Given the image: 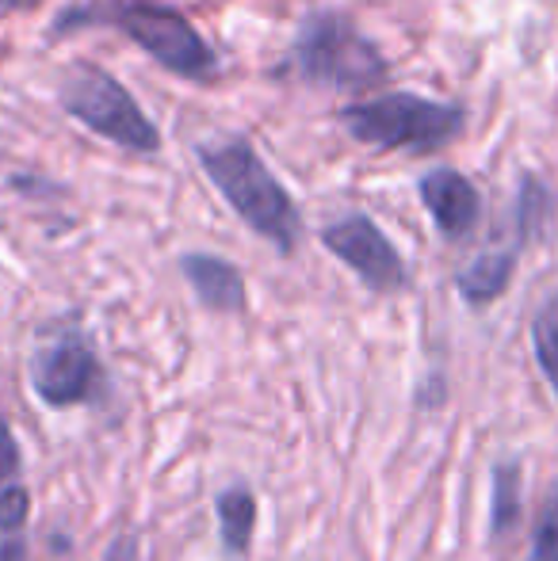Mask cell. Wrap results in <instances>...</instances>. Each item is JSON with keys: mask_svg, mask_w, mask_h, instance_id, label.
Listing matches in <instances>:
<instances>
[{"mask_svg": "<svg viewBox=\"0 0 558 561\" xmlns=\"http://www.w3.org/2000/svg\"><path fill=\"white\" fill-rule=\"evenodd\" d=\"M0 561H27V542L20 531H0Z\"/></svg>", "mask_w": 558, "mask_h": 561, "instance_id": "d6986e66", "label": "cell"}, {"mask_svg": "<svg viewBox=\"0 0 558 561\" xmlns=\"http://www.w3.org/2000/svg\"><path fill=\"white\" fill-rule=\"evenodd\" d=\"M551 207H555V195L547 192V187L539 184L536 176L524 180V184H521V199H516V237H521V244L544 229L547 215H551Z\"/></svg>", "mask_w": 558, "mask_h": 561, "instance_id": "9a60e30c", "label": "cell"}, {"mask_svg": "<svg viewBox=\"0 0 558 561\" xmlns=\"http://www.w3.org/2000/svg\"><path fill=\"white\" fill-rule=\"evenodd\" d=\"M100 561H141V539L135 531L115 535V539L107 542V550H104V558H100Z\"/></svg>", "mask_w": 558, "mask_h": 561, "instance_id": "ac0fdd59", "label": "cell"}, {"mask_svg": "<svg viewBox=\"0 0 558 561\" xmlns=\"http://www.w3.org/2000/svg\"><path fill=\"white\" fill-rule=\"evenodd\" d=\"M215 516H218V542H223L226 554L241 558L253 547L257 535V496L246 481L238 485H226L215 496Z\"/></svg>", "mask_w": 558, "mask_h": 561, "instance_id": "7c38bea8", "label": "cell"}, {"mask_svg": "<svg viewBox=\"0 0 558 561\" xmlns=\"http://www.w3.org/2000/svg\"><path fill=\"white\" fill-rule=\"evenodd\" d=\"M180 272L192 283L195 298H200L207 310L215 313H241L246 310V279L241 272L223 256H210V252H187L180 260Z\"/></svg>", "mask_w": 558, "mask_h": 561, "instance_id": "9c48e42d", "label": "cell"}, {"mask_svg": "<svg viewBox=\"0 0 558 561\" xmlns=\"http://www.w3.org/2000/svg\"><path fill=\"white\" fill-rule=\"evenodd\" d=\"M38 0H0V8H35Z\"/></svg>", "mask_w": 558, "mask_h": 561, "instance_id": "ffe728a7", "label": "cell"}, {"mask_svg": "<svg viewBox=\"0 0 558 561\" xmlns=\"http://www.w3.org/2000/svg\"><path fill=\"white\" fill-rule=\"evenodd\" d=\"M27 378L35 398L50 409L84 405L104 390V367L89 340L77 333H58L38 344L27 363Z\"/></svg>", "mask_w": 558, "mask_h": 561, "instance_id": "8992f818", "label": "cell"}, {"mask_svg": "<svg viewBox=\"0 0 558 561\" xmlns=\"http://www.w3.org/2000/svg\"><path fill=\"white\" fill-rule=\"evenodd\" d=\"M528 561H558V478L547 485L544 501H539V508H536Z\"/></svg>", "mask_w": 558, "mask_h": 561, "instance_id": "5bb4252c", "label": "cell"}, {"mask_svg": "<svg viewBox=\"0 0 558 561\" xmlns=\"http://www.w3.org/2000/svg\"><path fill=\"white\" fill-rule=\"evenodd\" d=\"M532 352H536L539 370H544L547 386L558 398V290L532 318Z\"/></svg>", "mask_w": 558, "mask_h": 561, "instance_id": "4fadbf2b", "label": "cell"}, {"mask_svg": "<svg viewBox=\"0 0 558 561\" xmlns=\"http://www.w3.org/2000/svg\"><path fill=\"white\" fill-rule=\"evenodd\" d=\"M341 118L352 138L383 149H410V153H436L463 130L459 107L436 104L413 92H387L379 100L349 104Z\"/></svg>", "mask_w": 558, "mask_h": 561, "instance_id": "7a4b0ae2", "label": "cell"}, {"mask_svg": "<svg viewBox=\"0 0 558 561\" xmlns=\"http://www.w3.org/2000/svg\"><path fill=\"white\" fill-rule=\"evenodd\" d=\"M295 66L306 81L333 89H367L387 73L379 50L337 12H314L298 27Z\"/></svg>", "mask_w": 558, "mask_h": 561, "instance_id": "3957f363", "label": "cell"}, {"mask_svg": "<svg viewBox=\"0 0 558 561\" xmlns=\"http://www.w3.org/2000/svg\"><path fill=\"white\" fill-rule=\"evenodd\" d=\"M23 466V455H20V444H15L12 428H8L4 421H0V481L15 478Z\"/></svg>", "mask_w": 558, "mask_h": 561, "instance_id": "e0dca14e", "label": "cell"}, {"mask_svg": "<svg viewBox=\"0 0 558 561\" xmlns=\"http://www.w3.org/2000/svg\"><path fill=\"white\" fill-rule=\"evenodd\" d=\"M524 470L516 458H498L490 470V539L509 542L524 519Z\"/></svg>", "mask_w": 558, "mask_h": 561, "instance_id": "8fae6325", "label": "cell"}, {"mask_svg": "<svg viewBox=\"0 0 558 561\" xmlns=\"http://www.w3.org/2000/svg\"><path fill=\"white\" fill-rule=\"evenodd\" d=\"M321 244H326L337 260H344V264H349L367 287L379 290V295L402 290L406 279H410L402 256H398V249L390 244V237L367 215H349V218H341V222L326 226Z\"/></svg>", "mask_w": 558, "mask_h": 561, "instance_id": "52a82bcc", "label": "cell"}, {"mask_svg": "<svg viewBox=\"0 0 558 561\" xmlns=\"http://www.w3.org/2000/svg\"><path fill=\"white\" fill-rule=\"evenodd\" d=\"M61 104L77 123H84L89 130H96L100 138L115 141V146H127L135 153H153L161 146L153 123L141 115L135 96L112 73H104L96 66H81L66 77Z\"/></svg>", "mask_w": 558, "mask_h": 561, "instance_id": "277c9868", "label": "cell"}, {"mask_svg": "<svg viewBox=\"0 0 558 561\" xmlns=\"http://www.w3.org/2000/svg\"><path fill=\"white\" fill-rule=\"evenodd\" d=\"M513 272H516V249H490L455 275V287H459L467 306H490L509 290Z\"/></svg>", "mask_w": 558, "mask_h": 561, "instance_id": "30bf717a", "label": "cell"}, {"mask_svg": "<svg viewBox=\"0 0 558 561\" xmlns=\"http://www.w3.org/2000/svg\"><path fill=\"white\" fill-rule=\"evenodd\" d=\"M112 23L123 27L146 54H153L164 69L187 77V81H210L215 77V54L203 35L180 12L153 0H119L112 8Z\"/></svg>", "mask_w": 558, "mask_h": 561, "instance_id": "5b68a950", "label": "cell"}, {"mask_svg": "<svg viewBox=\"0 0 558 561\" xmlns=\"http://www.w3.org/2000/svg\"><path fill=\"white\" fill-rule=\"evenodd\" d=\"M421 203L429 207V215L440 233L452 237V241L467 237L470 229L478 226V215H482L478 187L452 169H436L421 180Z\"/></svg>", "mask_w": 558, "mask_h": 561, "instance_id": "ba28073f", "label": "cell"}, {"mask_svg": "<svg viewBox=\"0 0 558 561\" xmlns=\"http://www.w3.org/2000/svg\"><path fill=\"white\" fill-rule=\"evenodd\" d=\"M200 161L207 169L210 184L223 192V199L234 207L253 233L272 241L280 252H291L303 233V218H298L291 195L280 187V180L264 169V161L253 153L249 141H226L218 149H200Z\"/></svg>", "mask_w": 558, "mask_h": 561, "instance_id": "6da1fadb", "label": "cell"}, {"mask_svg": "<svg viewBox=\"0 0 558 561\" xmlns=\"http://www.w3.org/2000/svg\"><path fill=\"white\" fill-rule=\"evenodd\" d=\"M31 516V493L23 485L0 489V531H23Z\"/></svg>", "mask_w": 558, "mask_h": 561, "instance_id": "2e32d148", "label": "cell"}]
</instances>
